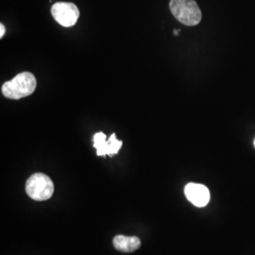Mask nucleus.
<instances>
[{
  "label": "nucleus",
  "mask_w": 255,
  "mask_h": 255,
  "mask_svg": "<svg viewBox=\"0 0 255 255\" xmlns=\"http://www.w3.org/2000/svg\"><path fill=\"white\" fill-rule=\"evenodd\" d=\"M37 82L33 74L22 72L12 80L6 82L1 88L2 94L9 100H20L32 95L36 89Z\"/></svg>",
  "instance_id": "f257e3e1"
},
{
  "label": "nucleus",
  "mask_w": 255,
  "mask_h": 255,
  "mask_svg": "<svg viewBox=\"0 0 255 255\" xmlns=\"http://www.w3.org/2000/svg\"><path fill=\"white\" fill-rule=\"evenodd\" d=\"M169 9L174 17L185 26H197L201 23L202 13L195 0H170Z\"/></svg>",
  "instance_id": "f03ea898"
},
{
  "label": "nucleus",
  "mask_w": 255,
  "mask_h": 255,
  "mask_svg": "<svg viewBox=\"0 0 255 255\" xmlns=\"http://www.w3.org/2000/svg\"><path fill=\"white\" fill-rule=\"evenodd\" d=\"M26 192L28 197L34 201H46L54 193V183L46 174H33L27 180Z\"/></svg>",
  "instance_id": "7ed1b4c3"
},
{
  "label": "nucleus",
  "mask_w": 255,
  "mask_h": 255,
  "mask_svg": "<svg viewBox=\"0 0 255 255\" xmlns=\"http://www.w3.org/2000/svg\"><path fill=\"white\" fill-rule=\"evenodd\" d=\"M51 14L61 26L70 27L77 23L80 17V10L71 2H57L51 8Z\"/></svg>",
  "instance_id": "20e7f679"
},
{
  "label": "nucleus",
  "mask_w": 255,
  "mask_h": 255,
  "mask_svg": "<svg viewBox=\"0 0 255 255\" xmlns=\"http://www.w3.org/2000/svg\"><path fill=\"white\" fill-rule=\"evenodd\" d=\"M94 146L97 149L98 156H105V155L118 154L122 146V141H119L116 137V133H113L110 136L109 140L103 132H98L93 138Z\"/></svg>",
  "instance_id": "39448f33"
},
{
  "label": "nucleus",
  "mask_w": 255,
  "mask_h": 255,
  "mask_svg": "<svg viewBox=\"0 0 255 255\" xmlns=\"http://www.w3.org/2000/svg\"><path fill=\"white\" fill-rule=\"evenodd\" d=\"M184 194L186 199L197 207H204L210 201L209 189L201 183L190 182L186 184Z\"/></svg>",
  "instance_id": "423d86ee"
},
{
  "label": "nucleus",
  "mask_w": 255,
  "mask_h": 255,
  "mask_svg": "<svg viewBox=\"0 0 255 255\" xmlns=\"http://www.w3.org/2000/svg\"><path fill=\"white\" fill-rule=\"evenodd\" d=\"M113 244L116 250L122 253H132L141 246V241L137 237L117 236L113 240Z\"/></svg>",
  "instance_id": "0eeeda50"
},
{
  "label": "nucleus",
  "mask_w": 255,
  "mask_h": 255,
  "mask_svg": "<svg viewBox=\"0 0 255 255\" xmlns=\"http://www.w3.org/2000/svg\"><path fill=\"white\" fill-rule=\"evenodd\" d=\"M5 31H6V29H5L4 25L0 24V38H3V36L5 35Z\"/></svg>",
  "instance_id": "6e6552de"
},
{
  "label": "nucleus",
  "mask_w": 255,
  "mask_h": 255,
  "mask_svg": "<svg viewBox=\"0 0 255 255\" xmlns=\"http://www.w3.org/2000/svg\"><path fill=\"white\" fill-rule=\"evenodd\" d=\"M179 33H180V29H175V30H174V35H175V36L179 35Z\"/></svg>",
  "instance_id": "1a4fd4ad"
},
{
  "label": "nucleus",
  "mask_w": 255,
  "mask_h": 255,
  "mask_svg": "<svg viewBox=\"0 0 255 255\" xmlns=\"http://www.w3.org/2000/svg\"></svg>",
  "instance_id": "9d476101"
}]
</instances>
